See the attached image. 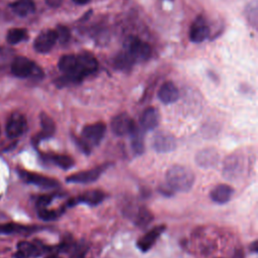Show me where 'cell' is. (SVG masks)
<instances>
[{"mask_svg":"<svg viewBox=\"0 0 258 258\" xmlns=\"http://www.w3.org/2000/svg\"><path fill=\"white\" fill-rule=\"evenodd\" d=\"M166 183L172 190L188 192L195 183V175L187 166L174 165L166 173Z\"/></svg>","mask_w":258,"mask_h":258,"instance_id":"1","label":"cell"},{"mask_svg":"<svg viewBox=\"0 0 258 258\" xmlns=\"http://www.w3.org/2000/svg\"><path fill=\"white\" fill-rule=\"evenodd\" d=\"M106 131V125L102 122L87 125L83 128L82 138L77 140L80 148L86 153L90 152V147L97 145L103 139Z\"/></svg>","mask_w":258,"mask_h":258,"instance_id":"2","label":"cell"},{"mask_svg":"<svg viewBox=\"0 0 258 258\" xmlns=\"http://www.w3.org/2000/svg\"><path fill=\"white\" fill-rule=\"evenodd\" d=\"M11 72L18 78L41 80L44 77L42 69L25 57H16L11 63Z\"/></svg>","mask_w":258,"mask_h":258,"instance_id":"3","label":"cell"},{"mask_svg":"<svg viewBox=\"0 0 258 258\" xmlns=\"http://www.w3.org/2000/svg\"><path fill=\"white\" fill-rule=\"evenodd\" d=\"M246 159L241 151H236L230 154L224 161L223 176L228 179H239L246 170Z\"/></svg>","mask_w":258,"mask_h":258,"instance_id":"4","label":"cell"},{"mask_svg":"<svg viewBox=\"0 0 258 258\" xmlns=\"http://www.w3.org/2000/svg\"><path fill=\"white\" fill-rule=\"evenodd\" d=\"M125 51L134 62H145L151 56L150 46L135 36L127 38L125 42Z\"/></svg>","mask_w":258,"mask_h":258,"instance_id":"5","label":"cell"},{"mask_svg":"<svg viewBox=\"0 0 258 258\" xmlns=\"http://www.w3.org/2000/svg\"><path fill=\"white\" fill-rule=\"evenodd\" d=\"M28 129V121L25 116L21 113H12L5 125V133L9 139H16L22 136Z\"/></svg>","mask_w":258,"mask_h":258,"instance_id":"6","label":"cell"},{"mask_svg":"<svg viewBox=\"0 0 258 258\" xmlns=\"http://www.w3.org/2000/svg\"><path fill=\"white\" fill-rule=\"evenodd\" d=\"M152 146L160 153L171 152L177 147V140L173 134L161 131L153 136Z\"/></svg>","mask_w":258,"mask_h":258,"instance_id":"7","label":"cell"},{"mask_svg":"<svg viewBox=\"0 0 258 258\" xmlns=\"http://www.w3.org/2000/svg\"><path fill=\"white\" fill-rule=\"evenodd\" d=\"M134 127L135 122L130 116L125 113L115 116L111 121L112 131L118 136H124L126 134H129Z\"/></svg>","mask_w":258,"mask_h":258,"instance_id":"8","label":"cell"},{"mask_svg":"<svg viewBox=\"0 0 258 258\" xmlns=\"http://www.w3.org/2000/svg\"><path fill=\"white\" fill-rule=\"evenodd\" d=\"M19 176L24 180V182H27L28 184H32V185L41 187V188L51 189V188H56L59 186L58 180L48 177H46V176L35 174V173L19 171Z\"/></svg>","mask_w":258,"mask_h":258,"instance_id":"9","label":"cell"},{"mask_svg":"<svg viewBox=\"0 0 258 258\" xmlns=\"http://www.w3.org/2000/svg\"><path fill=\"white\" fill-rule=\"evenodd\" d=\"M105 169H106V166L101 165V166L95 167V169H92V170H88V171H84L81 173L74 174V175L67 177V182L73 183V184L93 183L100 177V176L102 175L103 172L105 171Z\"/></svg>","mask_w":258,"mask_h":258,"instance_id":"10","label":"cell"},{"mask_svg":"<svg viewBox=\"0 0 258 258\" xmlns=\"http://www.w3.org/2000/svg\"><path fill=\"white\" fill-rule=\"evenodd\" d=\"M98 69L96 59L90 54H82L77 57V74L83 79L84 77L91 75Z\"/></svg>","mask_w":258,"mask_h":258,"instance_id":"11","label":"cell"},{"mask_svg":"<svg viewBox=\"0 0 258 258\" xmlns=\"http://www.w3.org/2000/svg\"><path fill=\"white\" fill-rule=\"evenodd\" d=\"M57 42V34L55 31H45L41 32L35 38L33 47L37 53H48L53 47L55 46Z\"/></svg>","mask_w":258,"mask_h":258,"instance_id":"12","label":"cell"},{"mask_svg":"<svg viewBox=\"0 0 258 258\" xmlns=\"http://www.w3.org/2000/svg\"><path fill=\"white\" fill-rule=\"evenodd\" d=\"M164 230H165L164 225H160L151 229L145 236H143L138 240L136 244L138 249L143 252L148 251L153 246L154 243L158 241L159 237L163 233Z\"/></svg>","mask_w":258,"mask_h":258,"instance_id":"13","label":"cell"},{"mask_svg":"<svg viewBox=\"0 0 258 258\" xmlns=\"http://www.w3.org/2000/svg\"><path fill=\"white\" fill-rule=\"evenodd\" d=\"M220 156L215 149H204L201 150L196 156V162L199 164L200 167L204 169H211V167L216 166L219 161Z\"/></svg>","mask_w":258,"mask_h":258,"instance_id":"14","label":"cell"},{"mask_svg":"<svg viewBox=\"0 0 258 258\" xmlns=\"http://www.w3.org/2000/svg\"><path fill=\"white\" fill-rule=\"evenodd\" d=\"M234 190L227 184H220L216 186L210 193V198L218 204H226L233 196Z\"/></svg>","mask_w":258,"mask_h":258,"instance_id":"15","label":"cell"},{"mask_svg":"<svg viewBox=\"0 0 258 258\" xmlns=\"http://www.w3.org/2000/svg\"><path fill=\"white\" fill-rule=\"evenodd\" d=\"M158 95L164 104H172L178 98V90L173 82H165L160 88Z\"/></svg>","mask_w":258,"mask_h":258,"instance_id":"16","label":"cell"},{"mask_svg":"<svg viewBox=\"0 0 258 258\" xmlns=\"http://www.w3.org/2000/svg\"><path fill=\"white\" fill-rule=\"evenodd\" d=\"M159 121H160L159 112L153 107L145 109L140 118L141 126H143V128L145 129V130H153V129L159 125Z\"/></svg>","mask_w":258,"mask_h":258,"instance_id":"17","label":"cell"},{"mask_svg":"<svg viewBox=\"0 0 258 258\" xmlns=\"http://www.w3.org/2000/svg\"><path fill=\"white\" fill-rule=\"evenodd\" d=\"M129 213H130L135 225L140 228L148 226L153 220L152 213L145 207H139L134 211H129Z\"/></svg>","mask_w":258,"mask_h":258,"instance_id":"18","label":"cell"},{"mask_svg":"<svg viewBox=\"0 0 258 258\" xmlns=\"http://www.w3.org/2000/svg\"><path fill=\"white\" fill-rule=\"evenodd\" d=\"M10 8L18 16L25 17L33 14L35 5L32 0H17V1L10 4Z\"/></svg>","mask_w":258,"mask_h":258,"instance_id":"19","label":"cell"},{"mask_svg":"<svg viewBox=\"0 0 258 258\" xmlns=\"http://www.w3.org/2000/svg\"><path fill=\"white\" fill-rule=\"evenodd\" d=\"M210 35V29L205 23H195L193 24L191 32H190V38L194 43H202L206 38H208Z\"/></svg>","mask_w":258,"mask_h":258,"instance_id":"20","label":"cell"},{"mask_svg":"<svg viewBox=\"0 0 258 258\" xmlns=\"http://www.w3.org/2000/svg\"><path fill=\"white\" fill-rule=\"evenodd\" d=\"M104 199H105L104 193L99 190L89 191L79 197L80 202L90 205V206H97L100 203H102Z\"/></svg>","mask_w":258,"mask_h":258,"instance_id":"21","label":"cell"},{"mask_svg":"<svg viewBox=\"0 0 258 258\" xmlns=\"http://www.w3.org/2000/svg\"><path fill=\"white\" fill-rule=\"evenodd\" d=\"M41 250L36 245L30 242H20L17 246L16 256L18 258H28L32 256L40 255Z\"/></svg>","mask_w":258,"mask_h":258,"instance_id":"22","label":"cell"},{"mask_svg":"<svg viewBox=\"0 0 258 258\" xmlns=\"http://www.w3.org/2000/svg\"><path fill=\"white\" fill-rule=\"evenodd\" d=\"M42 125V137L48 138L54 135L56 131V124L54 120L46 113H42L40 116Z\"/></svg>","mask_w":258,"mask_h":258,"instance_id":"23","label":"cell"},{"mask_svg":"<svg viewBox=\"0 0 258 258\" xmlns=\"http://www.w3.org/2000/svg\"><path fill=\"white\" fill-rule=\"evenodd\" d=\"M131 135V145L135 153L141 154L145 150V144H144V133L140 129L135 125L131 132L129 133Z\"/></svg>","mask_w":258,"mask_h":258,"instance_id":"24","label":"cell"},{"mask_svg":"<svg viewBox=\"0 0 258 258\" xmlns=\"http://www.w3.org/2000/svg\"><path fill=\"white\" fill-rule=\"evenodd\" d=\"M134 63L135 62L133 61V59L129 56L126 51H122V53L116 56V58L114 60V66L118 70L128 71L132 67V64Z\"/></svg>","mask_w":258,"mask_h":258,"instance_id":"25","label":"cell"},{"mask_svg":"<svg viewBox=\"0 0 258 258\" xmlns=\"http://www.w3.org/2000/svg\"><path fill=\"white\" fill-rule=\"evenodd\" d=\"M28 38V32L24 29H12L7 32L6 40L10 45H16Z\"/></svg>","mask_w":258,"mask_h":258,"instance_id":"26","label":"cell"},{"mask_svg":"<svg viewBox=\"0 0 258 258\" xmlns=\"http://www.w3.org/2000/svg\"><path fill=\"white\" fill-rule=\"evenodd\" d=\"M49 160L56 163L63 170H69L74 165V160L68 156H62V154H53L49 157Z\"/></svg>","mask_w":258,"mask_h":258,"instance_id":"27","label":"cell"},{"mask_svg":"<svg viewBox=\"0 0 258 258\" xmlns=\"http://www.w3.org/2000/svg\"><path fill=\"white\" fill-rule=\"evenodd\" d=\"M15 58V51L11 48L5 47L0 48V70L6 68L8 64H11Z\"/></svg>","mask_w":258,"mask_h":258,"instance_id":"28","label":"cell"},{"mask_svg":"<svg viewBox=\"0 0 258 258\" xmlns=\"http://www.w3.org/2000/svg\"><path fill=\"white\" fill-rule=\"evenodd\" d=\"M88 251V244L85 242H80L72 246V254L70 258H85Z\"/></svg>","mask_w":258,"mask_h":258,"instance_id":"29","label":"cell"},{"mask_svg":"<svg viewBox=\"0 0 258 258\" xmlns=\"http://www.w3.org/2000/svg\"><path fill=\"white\" fill-rule=\"evenodd\" d=\"M55 32L57 34V41H59L62 45L67 44L70 41L71 32L67 27H64V25H59Z\"/></svg>","mask_w":258,"mask_h":258,"instance_id":"30","label":"cell"},{"mask_svg":"<svg viewBox=\"0 0 258 258\" xmlns=\"http://www.w3.org/2000/svg\"><path fill=\"white\" fill-rule=\"evenodd\" d=\"M28 231L27 227H23L17 224H5L0 225V233L2 234H11V233H20V232Z\"/></svg>","mask_w":258,"mask_h":258,"instance_id":"31","label":"cell"},{"mask_svg":"<svg viewBox=\"0 0 258 258\" xmlns=\"http://www.w3.org/2000/svg\"><path fill=\"white\" fill-rule=\"evenodd\" d=\"M38 216H40V218L43 219V220H45V221H50V220H54V219L57 218L58 212L53 211V210H48V208H45V209L38 210Z\"/></svg>","mask_w":258,"mask_h":258,"instance_id":"32","label":"cell"},{"mask_svg":"<svg viewBox=\"0 0 258 258\" xmlns=\"http://www.w3.org/2000/svg\"><path fill=\"white\" fill-rule=\"evenodd\" d=\"M51 200H53L51 196H44V197H41L40 199H38V201H37V208H38V210L47 208V206H48V204L51 202Z\"/></svg>","mask_w":258,"mask_h":258,"instance_id":"33","label":"cell"},{"mask_svg":"<svg viewBox=\"0 0 258 258\" xmlns=\"http://www.w3.org/2000/svg\"><path fill=\"white\" fill-rule=\"evenodd\" d=\"M45 1L49 7L58 8V7H60L62 5L64 0H45Z\"/></svg>","mask_w":258,"mask_h":258,"instance_id":"34","label":"cell"},{"mask_svg":"<svg viewBox=\"0 0 258 258\" xmlns=\"http://www.w3.org/2000/svg\"><path fill=\"white\" fill-rule=\"evenodd\" d=\"M73 1H74L76 4L84 5V4H87L88 2H90V0H73Z\"/></svg>","mask_w":258,"mask_h":258,"instance_id":"35","label":"cell"},{"mask_svg":"<svg viewBox=\"0 0 258 258\" xmlns=\"http://www.w3.org/2000/svg\"><path fill=\"white\" fill-rule=\"evenodd\" d=\"M48 258H61V257H59L58 255H51V256H48Z\"/></svg>","mask_w":258,"mask_h":258,"instance_id":"36","label":"cell"}]
</instances>
